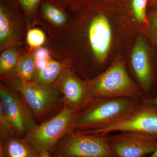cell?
<instances>
[{"mask_svg":"<svg viewBox=\"0 0 157 157\" xmlns=\"http://www.w3.org/2000/svg\"><path fill=\"white\" fill-rule=\"evenodd\" d=\"M143 103L128 98H94L78 112L73 132L106 128L129 116Z\"/></svg>","mask_w":157,"mask_h":157,"instance_id":"cell-1","label":"cell"},{"mask_svg":"<svg viewBox=\"0 0 157 157\" xmlns=\"http://www.w3.org/2000/svg\"><path fill=\"white\" fill-rule=\"evenodd\" d=\"M87 85L94 98H128L143 103L151 102V99L130 78L124 63L120 59L115 61Z\"/></svg>","mask_w":157,"mask_h":157,"instance_id":"cell-2","label":"cell"},{"mask_svg":"<svg viewBox=\"0 0 157 157\" xmlns=\"http://www.w3.org/2000/svg\"><path fill=\"white\" fill-rule=\"evenodd\" d=\"M9 82L20 94L36 122L41 124L53 117L64 106L57 88L16 78Z\"/></svg>","mask_w":157,"mask_h":157,"instance_id":"cell-3","label":"cell"},{"mask_svg":"<svg viewBox=\"0 0 157 157\" xmlns=\"http://www.w3.org/2000/svg\"><path fill=\"white\" fill-rule=\"evenodd\" d=\"M79 112L64 105L56 115L38 124L23 138L36 152L47 151L52 153L59 141L73 132V125Z\"/></svg>","mask_w":157,"mask_h":157,"instance_id":"cell-4","label":"cell"},{"mask_svg":"<svg viewBox=\"0 0 157 157\" xmlns=\"http://www.w3.org/2000/svg\"><path fill=\"white\" fill-rule=\"evenodd\" d=\"M54 155L78 157H114L109 147L108 134L70 132L58 144Z\"/></svg>","mask_w":157,"mask_h":157,"instance_id":"cell-5","label":"cell"},{"mask_svg":"<svg viewBox=\"0 0 157 157\" xmlns=\"http://www.w3.org/2000/svg\"><path fill=\"white\" fill-rule=\"evenodd\" d=\"M134 132L157 139V106L143 103L129 116L108 128L94 131H78L86 134H104L112 132Z\"/></svg>","mask_w":157,"mask_h":157,"instance_id":"cell-6","label":"cell"},{"mask_svg":"<svg viewBox=\"0 0 157 157\" xmlns=\"http://www.w3.org/2000/svg\"><path fill=\"white\" fill-rule=\"evenodd\" d=\"M109 147L114 157H147L157 149V139L134 132L108 134Z\"/></svg>","mask_w":157,"mask_h":157,"instance_id":"cell-7","label":"cell"},{"mask_svg":"<svg viewBox=\"0 0 157 157\" xmlns=\"http://www.w3.org/2000/svg\"><path fill=\"white\" fill-rule=\"evenodd\" d=\"M0 104L19 137L23 138L38 125L22 98L3 85L0 88Z\"/></svg>","mask_w":157,"mask_h":157,"instance_id":"cell-8","label":"cell"},{"mask_svg":"<svg viewBox=\"0 0 157 157\" xmlns=\"http://www.w3.org/2000/svg\"><path fill=\"white\" fill-rule=\"evenodd\" d=\"M131 60L133 71L140 87L145 94L149 92L154 81V71L147 44L142 36L136 40Z\"/></svg>","mask_w":157,"mask_h":157,"instance_id":"cell-9","label":"cell"},{"mask_svg":"<svg viewBox=\"0 0 157 157\" xmlns=\"http://www.w3.org/2000/svg\"><path fill=\"white\" fill-rule=\"evenodd\" d=\"M59 86L65 106L80 111L84 109L93 98L87 84L76 78L70 73L62 76Z\"/></svg>","mask_w":157,"mask_h":157,"instance_id":"cell-10","label":"cell"},{"mask_svg":"<svg viewBox=\"0 0 157 157\" xmlns=\"http://www.w3.org/2000/svg\"><path fill=\"white\" fill-rule=\"evenodd\" d=\"M89 36L93 52L98 60L103 63L107 59L112 42L111 27L105 15L99 14L93 19Z\"/></svg>","mask_w":157,"mask_h":157,"instance_id":"cell-11","label":"cell"},{"mask_svg":"<svg viewBox=\"0 0 157 157\" xmlns=\"http://www.w3.org/2000/svg\"><path fill=\"white\" fill-rule=\"evenodd\" d=\"M0 153L4 157H38L39 155L23 138L17 135L0 143Z\"/></svg>","mask_w":157,"mask_h":157,"instance_id":"cell-12","label":"cell"},{"mask_svg":"<svg viewBox=\"0 0 157 157\" xmlns=\"http://www.w3.org/2000/svg\"><path fill=\"white\" fill-rule=\"evenodd\" d=\"M63 67L59 62L51 61L46 67L38 72L35 82L50 85L60 75Z\"/></svg>","mask_w":157,"mask_h":157,"instance_id":"cell-13","label":"cell"},{"mask_svg":"<svg viewBox=\"0 0 157 157\" xmlns=\"http://www.w3.org/2000/svg\"><path fill=\"white\" fill-rule=\"evenodd\" d=\"M36 70L35 60L31 55L25 57L16 66V72L19 79L25 82H31Z\"/></svg>","mask_w":157,"mask_h":157,"instance_id":"cell-14","label":"cell"},{"mask_svg":"<svg viewBox=\"0 0 157 157\" xmlns=\"http://www.w3.org/2000/svg\"><path fill=\"white\" fill-rule=\"evenodd\" d=\"M17 52L15 48H11L2 54L0 58L1 74H8L13 70L17 61Z\"/></svg>","mask_w":157,"mask_h":157,"instance_id":"cell-15","label":"cell"},{"mask_svg":"<svg viewBox=\"0 0 157 157\" xmlns=\"http://www.w3.org/2000/svg\"><path fill=\"white\" fill-rule=\"evenodd\" d=\"M16 135H17L14 127L2 106L0 104V143L4 142L11 136Z\"/></svg>","mask_w":157,"mask_h":157,"instance_id":"cell-16","label":"cell"},{"mask_svg":"<svg viewBox=\"0 0 157 157\" xmlns=\"http://www.w3.org/2000/svg\"><path fill=\"white\" fill-rule=\"evenodd\" d=\"M42 10L46 17L55 24L61 25L66 22L64 14L56 7L45 4L42 7Z\"/></svg>","mask_w":157,"mask_h":157,"instance_id":"cell-17","label":"cell"},{"mask_svg":"<svg viewBox=\"0 0 157 157\" xmlns=\"http://www.w3.org/2000/svg\"><path fill=\"white\" fill-rule=\"evenodd\" d=\"M11 34V25L9 18L2 7L0 9V40L1 42L9 39Z\"/></svg>","mask_w":157,"mask_h":157,"instance_id":"cell-18","label":"cell"},{"mask_svg":"<svg viewBox=\"0 0 157 157\" xmlns=\"http://www.w3.org/2000/svg\"><path fill=\"white\" fill-rule=\"evenodd\" d=\"M45 36L42 31L37 29L30 30L27 36V41L31 47H38L41 46L45 41Z\"/></svg>","mask_w":157,"mask_h":157,"instance_id":"cell-19","label":"cell"},{"mask_svg":"<svg viewBox=\"0 0 157 157\" xmlns=\"http://www.w3.org/2000/svg\"><path fill=\"white\" fill-rule=\"evenodd\" d=\"M147 1L148 0H132L133 11L138 22H146V9Z\"/></svg>","mask_w":157,"mask_h":157,"instance_id":"cell-20","label":"cell"},{"mask_svg":"<svg viewBox=\"0 0 157 157\" xmlns=\"http://www.w3.org/2000/svg\"><path fill=\"white\" fill-rule=\"evenodd\" d=\"M149 31L152 40L157 45V11H155L151 17Z\"/></svg>","mask_w":157,"mask_h":157,"instance_id":"cell-21","label":"cell"},{"mask_svg":"<svg viewBox=\"0 0 157 157\" xmlns=\"http://www.w3.org/2000/svg\"><path fill=\"white\" fill-rule=\"evenodd\" d=\"M35 60L49 59H50V53L47 48H38L36 51L34 56Z\"/></svg>","mask_w":157,"mask_h":157,"instance_id":"cell-22","label":"cell"},{"mask_svg":"<svg viewBox=\"0 0 157 157\" xmlns=\"http://www.w3.org/2000/svg\"><path fill=\"white\" fill-rule=\"evenodd\" d=\"M40 0H19L21 6L27 10H31L34 9Z\"/></svg>","mask_w":157,"mask_h":157,"instance_id":"cell-23","label":"cell"},{"mask_svg":"<svg viewBox=\"0 0 157 157\" xmlns=\"http://www.w3.org/2000/svg\"><path fill=\"white\" fill-rule=\"evenodd\" d=\"M36 69L38 72L45 68L50 62V59H40L35 60Z\"/></svg>","mask_w":157,"mask_h":157,"instance_id":"cell-24","label":"cell"},{"mask_svg":"<svg viewBox=\"0 0 157 157\" xmlns=\"http://www.w3.org/2000/svg\"><path fill=\"white\" fill-rule=\"evenodd\" d=\"M38 157H52L51 153L47 151H43L39 153Z\"/></svg>","mask_w":157,"mask_h":157,"instance_id":"cell-25","label":"cell"},{"mask_svg":"<svg viewBox=\"0 0 157 157\" xmlns=\"http://www.w3.org/2000/svg\"><path fill=\"white\" fill-rule=\"evenodd\" d=\"M151 103L157 106V94L151 100Z\"/></svg>","mask_w":157,"mask_h":157,"instance_id":"cell-26","label":"cell"},{"mask_svg":"<svg viewBox=\"0 0 157 157\" xmlns=\"http://www.w3.org/2000/svg\"><path fill=\"white\" fill-rule=\"evenodd\" d=\"M149 3L151 6H157V0H149Z\"/></svg>","mask_w":157,"mask_h":157,"instance_id":"cell-27","label":"cell"},{"mask_svg":"<svg viewBox=\"0 0 157 157\" xmlns=\"http://www.w3.org/2000/svg\"><path fill=\"white\" fill-rule=\"evenodd\" d=\"M147 157H157V149L152 154H151V155H150Z\"/></svg>","mask_w":157,"mask_h":157,"instance_id":"cell-28","label":"cell"},{"mask_svg":"<svg viewBox=\"0 0 157 157\" xmlns=\"http://www.w3.org/2000/svg\"><path fill=\"white\" fill-rule=\"evenodd\" d=\"M52 157H78L76 156H65V155H52Z\"/></svg>","mask_w":157,"mask_h":157,"instance_id":"cell-29","label":"cell"},{"mask_svg":"<svg viewBox=\"0 0 157 157\" xmlns=\"http://www.w3.org/2000/svg\"><path fill=\"white\" fill-rule=\"evenodd\" d=\"M0 157H3V155H2V154L1 153H0Z\"/></svg>","mask_w":157,"mask_h":157,"instance_id":"cell-30","label":"cell"},{"mask_svg":"<svg viewBox=\"0 0 157 157\" xmlns=\"http://www.w3.org/2000/svg\"></svg>","mask_w":157,"mask_h":157,"instance_id":"cell-31","label":"cell"}]
</instances>
